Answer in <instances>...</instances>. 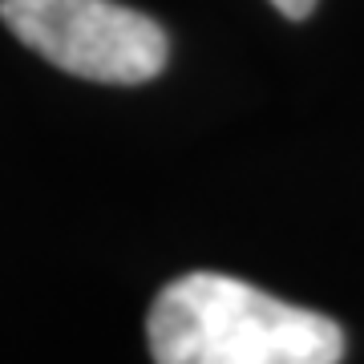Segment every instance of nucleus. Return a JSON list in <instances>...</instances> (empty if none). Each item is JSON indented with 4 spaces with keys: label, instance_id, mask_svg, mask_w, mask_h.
Returning a JSON list of instances; mask_svg holds the SVG:
<instances>
[{
    "label": "nucleus",
    "instance_id": "3",
    "mask_svg": "<svg viewBox=\"0 0 364 364\" xmlns=\"http://www.w3.org/2000/svg\"><path fill=\"white\" fill-rule=\"evenodd\" d=\"M275 9L287 16V21H304V16H312L316 0H272Z\"/></svg>",
    "mask_w": 364,
    "mask_h": 364
},
{
    "label": "nucleus",
    "instance_id": "2",
    "mask_svg": "<svg viewBox=\"0 0 364 364\" xmlns=\"http://www.w3.org/2000/svg\"><path fill=\"white\" fill-rule=\"evenodd\" d=\"M0 21L49 65L102 85H142L170 57L162 25L117 0H0Z\"/></svg>",
    "mask_w": 364,
    "mask_h": 364
},
{
    "label": "nucleus",
    "instance_id": "1",
    "mask_svg": "<svg viewBox=\"0 0 364 364\" xmlns=\"http://www.w3.org/2000/svg\"><path fill=\"white\" fill-rule=\"evenodd\" d=\"M154 364H340L344 332L320 312L275 299L235 275L191 272L146 316Z\"/></svg>",
    "mask_w": 364,
    "mask_h": 364
}]
</instances>
